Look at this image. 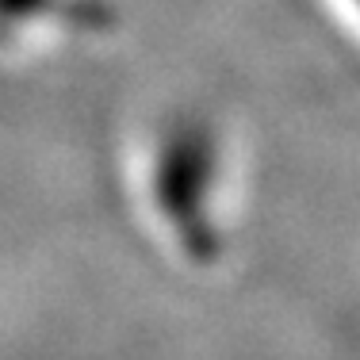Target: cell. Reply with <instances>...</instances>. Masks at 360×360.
Here are the masks:
<instances>
[{
    "mask_svg": "<svg viewBox=\"0 0 360 360\" xmlns=\"http://www.w3.org/2000/svg\"><path fill=\"white\" fill-rule=\"evenodd\" d=\"M356 4H360V0H356Z\"/></svg>",
    "mask_w": 360,
    "mask_h": 360,
    "instance_id": "1",
    "label": "cell"
}]
</instances>
